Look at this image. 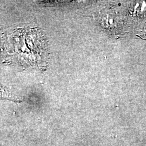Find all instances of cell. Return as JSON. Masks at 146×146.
I'll list each match as a JSON object with an SVG mask.
<instances>
[]
</instances>
